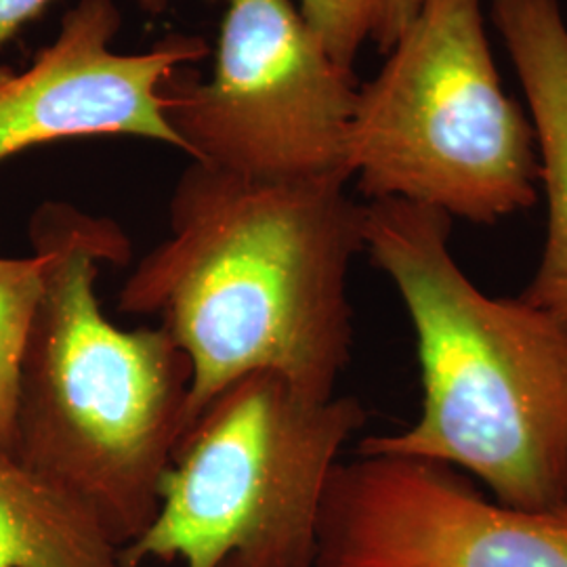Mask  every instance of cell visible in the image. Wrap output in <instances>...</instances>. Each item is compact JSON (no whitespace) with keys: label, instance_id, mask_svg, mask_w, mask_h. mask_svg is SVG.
Wrapping results in <instances>:
<instances>
[{"label":"cell","instance_id":"obj_10","mask_svg":"<svg viewBox=\"0 0 567 567\" xmlns=\"http://www.w3.org/2000/svg\"><path fill=\"white\" fill-rule=\"evenodd\" d=\"M0 567H124L97 517L0 444Z\"/></svg>","mask_w":567,"mask_h":567},{"label":"cell","instance_id":"obj_13","mask_svg":"<svg viewBox=\"0 0 567 567\" xmlns=\"http://www.w3.org/2000/svg\"><path fill=\"white\" fill-rule=\"evenodd\" d=\"M55 0H0V44L18 37L21 30L39 20ZM173 0H140V7L147 16L161 18Z\"/></svg>","mask_w":567,"mask_h":567},{"label":"cell","instance_id":"obj_3","mask_svg":"<svg viewBox=\"0 0 567 567\" xmlns=\"http://www.w3.org/2000/svg\"><path fill=\"white\" fill-rule=\"evenodd\" d=\"M30 243L44 286L21 353L11 452L74 494L124 548L158 513L192 365L163 326L126 330L103 313L100 267L131 259L121 225L44 203Z\"/></svg>","mask_w":567,"mask_h":567},{"label":"cell","instance_id":"obj_5","mask_svg":"<svg viewBox=\"0 0 567 567\" xmlns=\"http://www.w3.org/2000/svg\"><path fill=\"white\" fill-rule=\"evenodd\" d=\"M365 419L355 398L309 400L267 372L227 386L185 431L122 566L313 567L326 487Z\"/></svg>","mask_w":567,"mask_h":567},{"label":"cell","instance_id":"obj_1","mask_svg":"<svg viewBox=\"0 0 567 567\" xmlns=\"http://www.w3.org/2000/svg\"><path fill=\"white\" fill-rule=\"evenodd\" d=\"M349 182H267L194 161L183 171L168 236L126 278L118 311L158 318L187 355L185 431L257 372L334 398L353 349L349 274L364 252V204Z\"/></svg>","mask_w":567,"mask_h":567},{"label":"cell","instance_id":"obj_2","mask_svg":"<svg viewBox=\"0 0 567 567\" xmlns=\"http://www.w3.org/2000/svg\"><path fill=\"white\" fill-rule=\"evenodd\" d=\"M452 225L423 204L364 203V252L408 311L423 404L358 454L465 471L507 507H566L567 318L486 295L452 252Z\"/></svg>","mask_w":567,"mask_h":567},{"label":"cell","instance_id":"obj_9","mask_svg":"<svg viewBox=\"0 0 567 567\" xmlns=\"http://www.w3.org/2000/svg\"><path fill=\"white\" fill-rule=\"evenodd\" d=\"M489 16L526 93L547 198L543 255L519 297L567 318V23L561 0H489Z\"/></svg>","mask_w":567,"mask_h":567},{"label":"cell","instance_id":"obj_6","mask_svg":"<svg viewBox=\"0 0 567 567\" xmlns=\"http://www.w3.org/2000/svg\"><path fill=\"white\" fill-rule=\"evenodd\" d=\"M185 70L163 93L194 163L267 182L351 177L360 82L330 58L295 0H227L208 81Z\"/></svg>","mask_w":567,"mask_h":567},{"label":"cell","instance_id":"obj_12","mask_svg":"<svg viewBox=\"0 0 567 567\" xmlns=\"http://www.w3.org/2000/svg\"><path fill=\"white\" fill-rule=\"evenodd\" d=\"M44 259L0 257V444L13 446L18 379L25 339L42 297Z\"/></svg>","mask_w":567,"mask_h":567},{"label":"cell","instance_id":"obj_8","mask_svg":"<svg viewBox=\"0 0 567 567\" xmlns=\"http://www.w3.org/2000/svg\"><path fill=\"white\" fill-rule=\"evenodd\" d=\"M121 28L114 0H79L25 70L0 65V163L47 143L95 137H135L185 154L163 89L206 58V42L171 37L150 51L118 53Z\"/></svg>","mask_w":567,"mask_h":567},{"label":"cell","instance_id":"obj_7","mask_svg":"<svg viewBox=\"0 0 567 567\" xmlns=\"http://www.w3.org/2000/svg\"><path fill=\"white\" fill-rule=\"evenodd\" d=\"M313 567H567V505L507 507L454 468L358 454L326 487Z\"/></svg>","mask_w":567,"mask_h":567},{"label":"cell","instance_id":"obj_4","mask_svg":"<svg viewBox=\"0 0 567 567\" xmlns=\"http://www.w3.org/2000/svg\"><path fill=\"white\" fill-rule=\"evenodd\" d=\"M484 0H423L360 84L347 166L370 200L492 225L540 198L534 126L498 74Z\"/></svg>","mask_w":567,"mask_h":567},{"label":"cell","instance_id":"obj_11","mask_svg":"<svg viewBox=\"0 0 567 567\" xmlns=\"http://www.w3.org/2000/svg\"><path fill=\"white\" fill-rule=\"evenodd\" d=\"M330 58L347 70L365 47L383 55L416 18L423 0H295Z\"/></svg>","mask_w":567,"mask_h":567}]
</instances>
